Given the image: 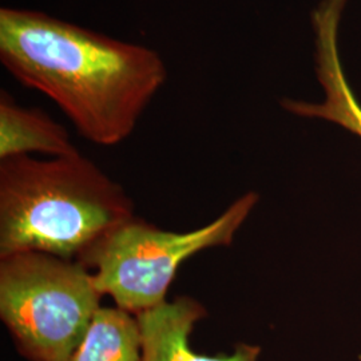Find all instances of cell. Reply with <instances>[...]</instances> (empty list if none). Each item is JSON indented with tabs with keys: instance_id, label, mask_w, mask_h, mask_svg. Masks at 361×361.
Here are the masks:
<instances>
[{
	"instance_id": "obj_2",
	"label": "cell",
	"mask_w": 361,
	"mask_h": 361,
	"mask_svg": "<svg viewBox=\"0 0 361 361\" xmlns=\"http://www.w3.org/2000/svg\"><path fill=\"white\" fill-rule=\"evenodd\" d=\"M134 217L123 186L80 153L0 161V257L39 252L80 262Z\"/></svg>"
},
{
	"instance_id": "obj_6",
	"label": "cell",
	"mask_w": 361,
	"mask_h": 361,
	"mask_svg": "<svg viewBox=\"0 0 361 361\" xmlns=\"http://www.w3.org/2000/svg\"><path fill=\"white\" fill-rule=\"evenodd\" d=\"M347 0H323L312 13L316 32V71L325 90L323 104L284 99L285 110L307 118L335 122L361 138V106L349 87L337 49L340 16Z\"/></svg>"
},
{
	"instance_id": "obj_4",
	"label": "cell",
	"mask_w": 361,
	"mask_h": 361,
	"mask_svg": "<svg viewBox=\"0 0 361 361\" xmlns=\"http://www.w3.org/2000/svg\"><path fill=\"white\" fill-rule=\"evenodd\" d=\"M257 201V193H246L217 219L189 232L165 231L135 216L104 237L80 262L92 271L104 296L137 316L168 301L169 289L189 258L232 245Z\"/></svg>"
},
{
	"instance_id": "obj_1",
	"label": "cell",
	"mask_w": 361,
	"mask_h": 361,
	"mask_svg": "<svg viewBox=\"0 0 361 361\" xmlns=\"http://www.w3.org/2000/svg\"><path fill=\"white\" fill-rule=\"evenodd\" d=\"M0 62L99 146L128 140L168 79L164 59L146 46L11 7L0 8Z\"/></svg>"
},
{
	"instance_id": "obj_8",
	"label": "cell",
	"mask_w": 361,
	"mask_h": 361,
	"mask_svg": "<svg viewBox=\"0 0 361 361\" xmlns=\"http://www.w3.org/2000/svg\"><path fill=\"white\" fill-rule=\"evenodd\" d=\"M70 361H141L137 317L116 307H102Z\"/></svg>"
},
{
	"instance_id": "obj_5",
	"label": "cell",
	"mask_w": 361,
	"mask_h": 361,
	"mask_svg": "<svg viewBox=\"0 0 361 361\" xmlns=\"http://www.w3.org/2000/svg\"><path fill=\"white\" fill-rule=\"evenodd\" d=\"M207 314V307L192 296L176 297L138 313L141 361H258L261 348L246 343L237 344L232 353L205 355L193 349L194 328Z\"/></svg>"
},
{
	"instance_id": "obj_7",
	"label": "cell",
	"mask_w": 361,
	"mask_h": 361,
	"mask_svg": "<svg viewBox=\"0 0 361 361\" xmlns=\"http://www.w3.org/2000/svg\"><path fill=\"white\" fill-rule=\"evenodd\" d=\"M34 153L50 158L78 154L65 126L37 107L18 104L8 91L0 94V161Z\"/></svg>"
},
{
	"instance_id": "obj_3",
	"label": "cell",
	"mask_w": 361,
	"mask_h": 361,
	"mask_svg": "<svg viewBox=\"0 0 361 361\" xmlns=\"http://www.w3.org/2000/svg\"><path fill=\"white\" fill-rule=\"evenodd\" d=\"M104 297L79 261L39 252L0 257V319L27 361H70Z\"/></svg>"
}]
</instances>
